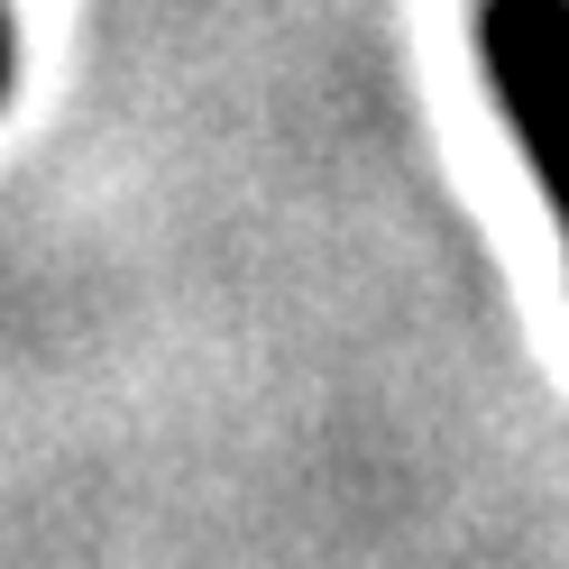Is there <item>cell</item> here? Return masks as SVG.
I'll return each instance as SVG.
<instances>
[{"label":"cell","instance_id":"cell-1","mask_svg":"<svg viewBox=\"0 0 569 569\" xmlns=\"http://www.w3.org/2000/svg\"><path fill=\"white\" fill-rule=\"evenodd\" d=\"M469 47L569 258V0H469Z\"/></svg>","mask_w":569,"mask_h":569},{"label":"cell","instance_id":"cell-2","mask_svg":"<svg viewBox=\"0 0 569 569\" xmlns=\"http://www.w3.org/2000/svg\"><path fill=\"white\" fill-rule=\"evenodd\" d=\"M10 74H19V28H10V0H0V101H10Z\"/></svg>","mask_w":569,"mask_h":569}]
</instances>
